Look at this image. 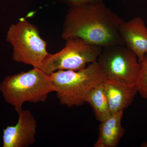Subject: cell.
Segmentation results:
<instances>
[{
  "label": "cell",
  "mask_w": 147,
  "mask_h": 147,
  "mask_svg": "<svg viewBox=\"0 0 147 147\" xmlns=\"http://www.w3.org/2000/svg\"><path fill=\"white\" fill-rule=\"evenodd\" d=\"M124 21L103 1L70 7L64 22L62 38H79L102 48L124 45L119 32Z\"/></svg>",
  "instance_id": "1"
},
{
  "label": "cell",
  "mask_w": 147,
  "mask_h": 147,
  "mask_svg": "<svg viewBox=\"0 0 147 147\" xmlns=\"http://www.w3.org/2000/svg\"><path fill=\"white\" fill-rule=\"evenodd\" d=\"M55 91L50 75L37 67L6 76L0 84L5 100L17 113L25 102H46L49 94Z\"/></svg>",
  "instance_id": "2"
},
{
  "label": "cell",
  "mask_w": 147,
  "mask_h": 147,
  "mask_svg": "<svg viewBox=\"0 0 147 147\" xmlns=\"http://www.w3.org/2000/svg\"><path fill=\"white\" fill-rule=\"evenodd\" d=\"M50 75L61 104L68 108L84 105L90 92L106 79L97 61L80 70H58Z\"/></svg>",
  "instance_id": "3"
},
{
  "label": "cell",
  "mask_w": 147,
  "mask_h": 147,
  "mask_svg": "<svg viewBox=\"0 0 147 147\" xmlns=\"http://www.w3.org/2000/svg\"><path fill=\"white\" fill-rule=\"evenodd\" d=\"M6 40L13 47L12 59L16 62L40 68L49 55L47 43L33 24L22 18L9 28Z\"/></svg>",
  "instance_id": "4"
},
{
  "label": "cell",
  "mask_w": 147,
  "mask_h": 147,
  "mask_svg": "<svg viewBox=\"0 0 147 147\" xmlns=\"http://www.w3.org/2000/svg\"><path fill=\"white\" fill-rule=\"evenodd\" d=\"M63 49L47 56L40 69L50 74L58 70H79L97 61L102 48L92 45L79 38L65 40Z\"/></svg>",
  "instance_id": "5"
},
{
  "label": "cell",
  "mask_w": 147,
  "mask_h": 147,
  "mask_svg": "<svg viewBox=\"0 0 147 147\" xmlns=\"http://www.w3.org/2000/svg\"><path fill=\"white\" fill-rule=\"evenodd\" d=\"M97 62L107 78L136 84L141 69L137 55L125 45L102 48Z\"/></svg>",
  "instance_id": "6"
},
{
  "label": "cell",
  "mask_w": 147,
  "mask_h": 147,
  "mask_svg": "<svg viewBox=\"0 0 147 147\" xmlns=\"http://www.w3.org/2000/svg\"><path fill=\"white\" fill-rule=\"evenodd\" d=\"M18 113L17 123L3 130V147H27L35 142L37 123L34 117L28 110L22 109Z\"/></svg>",
  "instance_id": "7"
},
{
  "label": "cell",
  "mask_w": 147,
  "mask_h": 147,
  "mask_svg": "<svg viewBox=\"0 0 147 147\" xmlns=\"http://www.w3.org/2000/svg\"><path fill=\"white\" fill-rule=\"evenodd\" d=\"M124 45L137 55L139 62L147 55V28L140 17L124 21L119 29Z\"/></svg>",
  "instance_id": "8"
},
{
  "label": "cell",
  "mask_w": 147,
  "mask_h": 147,
  "mask_svg": "<svg viewBox=\"0 0 147 147\" xmlns=\"http://www.w3.org/2000/svg\"><path fill=\"white\" fill-rule=\"evenodd\" d=\"M103 86L112 114L128 108L138 93L135 84L112 78L106 77Z\"/></svg>",
  "instance_id": "9"
},
{
  "label": "cell",
  "mask_w": 147,
  "mask_h": 147,
  "mask_svg": "<svg viewBox=\"0 0 147 147\" xmlns=\"http://www.w3.org/2000/svg\"><path fill=\"white\" fill-rule=\"evenodd\" d=\"M123 111L112 114L105 121L100 122L99 134L94 147H117L125 133L122 125Z\"/></svg>",
  "instance_id": "10"
},
{
  "label": "cell",
  "mask_w": 147,
  "mask_h": 147,
  "mask_svg": "<svg viewBox=\"0 0 147 147\" xmlns=\"http://www.w3.org/2000/svg\"><path fill=\"white\" fill-rule=\"evenodd\" d=\"M103 82L93 89L87 95L85 100L86 103L91 106L96 118L100 122L105 121L112 115L104 90Z\"/></svg>",
  "instance_id": "11"
},
{
  "label": "cell",
  "mask_w": 147,
  "mask_h": 147,
  "mask_svg": "<svg viewBox=\"0 0 147 147\" xmlns=\"http://www.w3.org/2000/svg\"><path fill=\"white\" fill-rule=\"evenodd\" d=\"M140 63L141 69L135 85L141 97L147 99V55Z\"/></svg>",
  "instance_id": "12"
},
{
  "label": "cell",
  "mask_w": 147,
  "mask_h": 147,
  "mask_svg": "<svg viewBox=\"0 0 147 147\" xmlns=\"http://www.w3.org/2000/svg\"><path fill=\"white\" fill-rule=\"evenodd\" d=\"M103 1V0H65V2L70 7L83 5L90 3Z\"/></svg>",
  "instance_id": "13"
},
{
  "label": "cell",
  "mask_w": 147,
  "mask_h": 147,
  "mask_svg": "<svg viewBox=\"0 0 147 147\" xmlns=\"http://www.w3.org/2000/svg\"><path fill=\"white\" fill-rule=\"evenodd\" d=\"M140 147H147V141H146V142H144V143L141 145Z\"/></svg>",
  "instance_id": "14"
}]
</instances>
